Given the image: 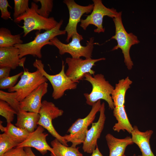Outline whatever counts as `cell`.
Returning <instances> with one entry per match:
<instances>
[{"label": "cell", "instance_id": "1", "mask_svg": "<svg viewBox=\"0 0 156 156\" xmlns=\"http://www.w3.org/2000/svg\"><path fill=\"white\" fill-rule=\"evenodd\" d=\"M63 22V20L61 19L55 27L43 33L37 32L34 40L30 42L15 45L14 46L19 49L20 58L27 55H31L41 58L42 48L47 45H53L50 42L51 39L57 36L65 35L66 33L65 29H60Z\"/></svg>", "mask_w": 156, "mask_h": 156}, {"label": "cell", "instance_id": "2", "mask_svg": "<svg viewBox=\"0 0 156 156\" xmlns=\"http://www.w3.org/2000/svg\"><path fill=\"white\" fill-rule=\"evenodd\" d=\"M84 80L89 82L92 86V89L89 93L83 94L86 103L92 106L94 103L101 99L106 101L109 107L113 109L115 107L111 97V94L114 87L106 80L103 75L98 74L93 75L89 73L85 74Z\"/></svg>", "mask_w": 156, "mask_h": 156}, {"label": "cell", "instance_id": "3", "mask_svg": "<svg viewBox=\"0 0 156 156\" xmlns=\"http://www.w3.org/2000/svg\"><path fill=\"white\" fill-rule=\"evenodd\" d=\"M39 6L36 2L33 1L31 6L24 14L14 19V22L18 23L23 21V25L19 26L23 30V37L33 30H42L45 31L50 30L55 27L58 23L54 18L51 17L45 18L37 12Z\"/></svg>", "mask_w": 156, "mask_h": 156}, {"label": "cell", "instance_id": "4", "mask_svg": "<svg viewBox=\"0 0 156 156\" xmlns=\"http://www.w3.org/2000/svg\"><path fill=\"white\" fill-rule=\"evenodd\" d=\"M122 12H118L116 17L113 18L115 27V34L110 39H114L117 42V45L112 49V51L119 48L122 51L124 55V62L128 69L131 70L133 65L129 51L133 45L140 42L137 37L132 33H128L123 25L121 17Z\"/></svg>", "mask_w": 156, "mask_h": 156}, {"label": "cell", "instance_id": "5", "mask_svg": "<svg viewBox=\"0 0 156 156\" xmlns=\"http://www.w3.org/2000/svg\"><path fill=\"white\" fill-rule=\"evenodd\" d=\"M71 42L67 44L62 42L57 37L50 40L53 45L56 47L58 49L59 54L63 55L68 53L73 58H79L83 57L85 58H91L94 45L98 44V43L94 42V38L91 37L87 41L86 45L82 46L80 41L83 38L79 34H75L72 36Z\"/></svg>", "mask_w": 156, "mask_h": 156}, {"label": "cell", "instance_id": "6", "mask_svg": "<svg viewBox=\"0 0 156 156\" xmlns=\"http://www.w3.org/2000/svg\"><path fill=\"white\" fill-rule=\"evenodd\" d=\"M33 65L51 83L53 89L52 96L54 99L57 100L62 97L67 90L76 88L77 83L73 81L66 74L64 62L63 60L61 70L55 75H49L46 71L44 69V64L40 60L36 59Z\"/></svg>", "mask_w": 156, "mask_h": 156}, {"label": "cell", "instance_id": "7", "mask_svg": "<svg viewBox=\"0 0 156 156\" xmlns=\"http://www.w3.org/2000/svg\"><path fill=\"white\" fill-rule=\"evenodd\" d=\"M101 104L99 100L94 104L89 114L83 118H78L68 129V135L63 136L68 142H71V146L76 147L77 146L83 143L88 130V127L94 121L96 113L99 111Z\"/></svg>", "mask_w": 156, "mask_h": 156}, {"label": "cell", "instance_id": "8", "mask_svg": "<svg viewBox=\"0 0 156 156\" xmlns=\"http://www.w3.org/2000/svg\"><path fill=\"white\" fill-rule=\"evenodd\" d=\"M47 81L38 70L30 72L24 68L23 73L20 80L14 87L8 89V91L16 92L17 99L20 102L38 86Z\"/></svg>", "mask_w": 156, "mask_h": 156}, {"label": "cell", "instance_id": "9", "mask_svg": "<svg viewBox=\"0 0 156 156\" xmlns=\"http://www.w3.org/2000/svg\"><path fill=\"white\" fill-rule=\"evenodd\" d=\"M63 113L62 110L56 107L53 103L44 100L42 102L39 113L40 118L38 124L47 130L63 144L68 146L64 136L60 135L55 130L52 122L53 120L61 116Z\"/></svg>", "mask_w": 156, "mask_h": 156}, {"label": "cell", "instance_id": "10", "mask_svg": "<svg viewBox=\"0 0 156 156\" xmlns=\"http://www.w3.org/2000/svg\"><path fill=\"white\" fill-rule=\"evenodd\" d=\"M94 7L91 14L84 19H81L80 26L85 30L90 25H95L97 28L94 31L99 33L103 32L105 28L103 26V19L105 16L114 18L117 16L118 12L114 8H110L105 7L101 0H93Z\"/></svg>", "mask_w": 156, "mask_h": 156}, {"label": "cell", "instance_id": "11", "mask_svg": "<svg viewBox=\"0 0 156 156\" xmlns=\"http://www.w3.org/2000/svg\"><path fill=\"white\" fill-rule=\"evenodd\" d=\"M105 59L103 57L85 59L81 58L67 57L65 62L68 66V68L65 73L74 82L79 83L80 80L83 79L86 73L94 75L95 71L92 68L95 65V63Z\"/></svg>", "mask_w": 156, "mask_h": 156}, {"label": "cell", "instance_id": "12", "mask_svg": "<svg viewBox=\"0 0 156 156\" xmlns=\"http://www.w3.org/2000/svg\"><path fill=\"white\" fill-rule=\"evenodd\" d=\"M63 2L67 5L69 14L68 22L65 29L67 33L66 41L68 42L73 34L78 33L77 25L81 21V16L84 14L91 13L94 4L82 6L77 3L74 0H64Z\"/></svg>", "mask_w": 156, "mask_h": 156}, {"label": "cell", "instance_id": "13", "mask_svg": "<svg viewBox=\"0 0 156 156\" xmlns=\"http://www.w3.org/2000/svg\"><path fill=\"white\" fill-rule=\"evenodd\" d=\"M105 110V105L103 102L99 110L100 115L98 121L92 124L91 127L87 132L83 143L82 149L84 152L92 153L96 148L97 140L100 138L104 127L106 118Z\"/></svg>", "mask_w": 156, "mask_h": 156}, {"label": "cell", "instance_id": "14", "mask_svg": "<svg viewBox=\"0 0 156 156\" xmlns=\"http://www.w3.org/2000/svg\"><path fill=\"white\" fill-rule=\"evenodd\" d=\"M44 128L39 125L34 131L19 144L17 147H33L38 151L42 155H45L48 151L51 152V156H55L53 148L47 143L46 138L48 134L44 133Z\"/></svg>", "mask_w": 156, "mask_h": 156}, {"label": "cell", "instance_id": "15", "mask_svg": "<svg viewBox=\"0 0 156 156\" xmlns=\"http://www.w3.org/2000/svg\"><path fill=\"white\" fill-rule=\"evenodd\" d=\"M48 83L45 82L35 89L20 102V108L27 112L38 113L43 96L47 92Z\"/></svg>", "mask_w": 156, "mask_h": 156}, {"label": "cell", "instance_id": "16", "mask_svg": "<svg viewBox=\"0 0 156 156\" xmlns=\"http://www.w3.org/2000/svg\"><path fill=\"white\" fill-rule=\"evenodd\" d=\"M25 57L21 59L19 50L14 47H0V68L7 67L14 69L18 66L24 68Z\"/></svg>", "mask_w": 156, "mask_h": 156}, {"label": "cell", "instance_id": "17", "mask_svg": "<svg viewBox=\"0 0 156 156\" xmlns=\"http://www.w3.org/2000/svg\"><path fill=\"white\" fill-rule=\"evenodd\" d=\"M131 139L133 143L138 146L142 153V156H155L151 149L150 140L153 133L152 130L144 132L140 131L137 127H133Z\"/></svg>", "mask_w": 156, "mask_h": 156}, {"label": "cell", "instance_id": "18", "mask_svg": "<svg viewBox=\"0 0 156 156\" xmlns=\"http://www.w3.org/2000/svg\"><path fill=\"white\" fill-rule=\"evenodd\" d=\"M16 126L31 133L37 128L40 118L39 114L20 109L17 114Z\"/></svg>", "mask_w": 156, "mask_h": 156}, {"label": "cell", "instance_id": "19", "mask_svg": "<svg viewBox=\"0 0 156 156\" xmlns=\"http://www.w3.org/2000/svg\"><path fill=\"white\" fill-rule=\"evenodd\" d=\"M105 139L109 150V156H126L125 153L126 147L133 144L130 136L120 139L108 133Z\"/></svg>", "mask_w": 156, "mask_h": 156}, {"label": "cell", "instance_id": "20", "mask_svg": "<svg viewBox=\"0 0 156 156\" xmlns=\"http://www.w3.org/2000/svg\"><path fill=\"white\" fill-rule=\"evenodd\" d=\"M132 83V81L127 77L119 80L116 84L111 94L115 107L125 105L126 93Z\"/></svg>", "mask_w": 156, "mask_h": 156}, {"label": "cell", "instance_id": "21", "mask_svg": "<svg viewBox=\"0 0 156 156\" xmlns=\"http://www.w3.org/2000/svg\"><path fill=\"white\" fill-rule=\"evenodd\" d=\"M113 110L114 116L117 121L113 127L114 131L118 132L121 130L126 131L131 134L133 130V127L128 119L125 105L115 107Z\"/></svg>", "mask_w": 156, "mask_h": 156}, {"label": "cell", "instance_id": "22", "mask_svg": "<svg viewBox=\"0 0 156 156\" xmlns=\"http://www.w3.org/2000/svg\"><path fill=\"white\" fill-rule=\"evenodd\" d=\"M55 156H83L79 148L65 146L55 138L51 143Z\"/></svg>", "mask_w": 156, "mask_h": 156}, {"label": "cell", "instance_id": "23", "mask_svg": "<svg viewBox=\"0 0 156 156\" xmlns=\"http://www.w3.org/2000/svg\"><path fill=\"white\" fill-rule=\"evenodd\" d=\"M23 43L20 34L13 35L8 29L4 27L0 28V47L14 46Z\"/></svg>", "mask_w": 156, "mask_h": 156}, {"label": "cell", "instance_id": "24", "mask_svg": "<svg viewBox=\"0 0 156 156\" xmlns=\"http://www.w3.org/2000/svg\"><path fill=\"white\" fill-rule=\"evenodd\" d=\"M24 141L4 133L0 134V156L9 150L16 147Z\"/></svg>", "mask_w": 156, "mask_h": 156}, {"label": "cell", "instance_id": "25", "mask_svg": "<svg viewBox=\"0 0 156 156\" xmlns=\"http://www.w3.org/2000/svg\"><path fill=\"white\" fill-rule=\"evenodd\" d=\"M2 122L0 121V129L4 132L15 138L25 140L30 134L27 131L14 126L11 123H7L6 127H4L2 124Z\"/></svg>", "mask_w": 156, "mask_h": 156}, {"label": "cell", "instance_id": "26", "mask_svg": "<svg viewBox=\"0 0 156 156\" xmlns=\"http://www.w3.org/2000/svg\"><path fill=\"white\" fill-rule=\"evenodd\" d=\"M17 94L16 92H7L0 90V100L7 102L17 112L20 109V102L17 99Z\"/></svg>", "mask_w": 156, "mask_h": 156}, {"label": "cell", "instance_id": "27", "mask_svg": "<svg viewBox=\"0 0 156 156\" xmlns=\"http://www.w3.org/2000/svg\"><path fill=\"white\" fill-rule=\"evenodd\" d=\"M17 112L8 103L0 100V115L5 118L7 123H11Z\"/></svg>", "mask_w": 156, "mask_h": 156}, {"label": "cell", "instance_id": "28", "mask_svg": "<svg viewBox=\"0 0 156 156\" xmlns=\"http://www.w3.org/2000/svg\"><path fill=\"white\" fill-rule=\"evenodd\" d=\"M35 2H39L41 7L37 10V13L41 16L46 18H49L50 13L52 12L53 6V1L52 0H34Z\"/></svg>", "mask_w": 156, "mask_h": 156}, {"label": "cell", "instance_id": "29", "mask_svg": "<svg viewBox=\"0 0 156 156\" xmlns=\"http://www.w3.org/2000/svg\"><path fill=\"white\" fill-rule=\"evenodd\" d=\"M14 19L25 13L29 8L28 0H14Z\"/></svg>", "mask_w": 156, "mask_h": 156}, {"label": "cell", "instance_id": "30", "mask_svg": "<svg viewBox=\"0 0 156 156\" xmlns=\"http://www.w3.org/2000/svg\"><path fill=\"white\" fill-rule=\"evenodd\" d=\"M23 72L21 71L14 75L0 80V88L1 89H8L14 87L20 77L23 74Z\"/></svg>", "mask_w": 156, "mask_h": 156}, {"label": "cell", "instance_id": "31", "mask_svg": "<svg viewBox=\"0 0 156 156\" xmlns=\"http://www.w3.org/2000/svg\"><path fill=\"white\" fill-rule=\"evenodd\" d=\"M12 9L7 0H0V10L1 12V17L5 20L11 19L10 13L9 12L8 8Z\"/></svg>", "mask_w": 156, "mask_h": 156}, {"label": "cell", "instance_id": "32", "mask_svg": "<svg viewBox=\"0 0 156 156\" xmlns=\"http://www.w3.org/2000/svg\"><path fill=\"white\" fill-rule=\"evenodd\" d=\"M1 156H28L24 147H15L6 152Z\"/></svg>", "mask_w": 156, "mask_h": 156}, {"label": "cell", "instance_id": "33", "mask_svg": "<svg viewBox=\"0 0 156 156\" xmlns=\"http://www.w3.org/2000/svg\"><path fill=\"white\" fill-rule=\"evenodd\" d=\"M11 69L10 68L7 67L0 68V80L9 77Z\"/></svg>", "mask_w": 156, "mask_h": 156}, {"label": "cell", "instance_id": "34", "mask_svg": "<svg viewBox=\"0 0 156 156\" xmlns=\"http://www.w3.org/2000/svg\"><path fill=\"white\" fill-rule=\"evenodd\" d=\"M24 148L28 156H36L32 151L31 147H25Z\"/></svg>", "mask_w": 156, "mask_h": 156}, {"label": "cell", "instance_id": "35", "mask_svg": "<svg viewBox=\"0 0 156 156\" xmlns=\"http://www.w3.org/2000/svg\"><path fill=\"white\" fill-rule=\"evenodd\" d=\"M91 156H103L100 151L97 145L96 146L95 149L92 153Z\"/></svg>", "mask_w": 156, "mask_h": 156}, {"label": "cell", "instance_id": "36", "mask_svg": "<svg viewBox=\"0 0 156 156\" xmlns=\"http://www.w3.org/2000/svg\"><path fill=\"white\" fill-rule=\"evenodd\" d=\"M133 156H142L141 155H136L135 154H134L133 155Z\"/></svg>", "mask_w": 156, "mask_h": 156}]
</instances>
